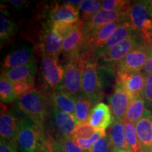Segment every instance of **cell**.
<instances>
[{"mask_svg": "<svg viewBox=\"0 0 152 152\" xmlns=\"http://www.w3.org/2000/svg\"><path fill=\"white\" fill-rule=\"evenodd\" d=\"M43 128L28 118L18 121L17 148L20 152H38L45 141Z\"/></svg>", "mask_w": 152, "mask_h": 152, "instance_id": "cell-1", "label": "cell"}, {"mask_svg": "<svg viewBox=\"0 0 152 152\" xmlns=\"http://www.w3.org/2000/svg\"><path fill=\"white\" fill-rule=\"evenodd\" d=\"M16 106L28 118L43 128L47 115L46 100L43 94L37 90H34L19 96Z\"/></svg>", "mask_w": 152, "mask_h": 152, "instance_id": "cell-2", "label": "cell"}, {"mask_svg": "<svg viewBox=\"0 0 152 152\" xmlns=\"http://www.w3.org/2000/svg\"><path fill=\"white\" fill-rule=\"evenodd\" d=\"M91 58L92 57L89 55L80 54L77 59L66 63L64 67L62 91L73 96L81 94L85 65Z\"/></svg>", "mask_w": 152, "mask_h": 152, "instance_id": "cell-3", "label": "cell"}, {"mask_svg": "<svg viewBox=\"0 0 152 152\" xmlns=\"http://www.w3.org/2000/svg\"><path fill=\"white\" fill-rule=\"evenodd\" d=\"M82 94L93 105H96L104 97L96 61L91 58L86 62L82 81Z\"/></svg>", "mask_w": 152, "mask_h": 152, "instance_id": "cell-4", "label": "cell"}, {"mask_svg": "<svg viewBox=\"0 0 152 152\" xmlns=\"http://www.w3.org/2000/svg\"><path fill=\"white\" fill-rule=\"evenodd\" d=\"M140 44L138 43L137 36L132 34L124 41L111 47L94 60L99 67L115 68L121 60Z\"/></svg>", "mask_w": 152, "mask_h": 152, "instance_id": "cell-5", "label": "cell"}, {"mask_svg": "<svg viewBox=\"0 0 152 152\" xmlns=\"http://www.w3.org/2000/svg\"><path fill=\"white\" fill-rule=\"evenodd\" d=\"M130 21L132 31L138 33L142 40L152 32V18L145 1L131 2Z\"/></svg>", "mask_w": 152, "mask_h": 152, "instance_id": "cell-6", "label": "cell"}, {"mask_svg": "<svg viewBox=\"0 0 152 152\" xmlns=\"http://www.w3.org/2000/svg\"><path fill=\"white\" fill-rule=\"evenodd\" d=\"M64 72V68L58 64V60L42 54L41 75L47 89L51 91L61 90Z\"/></svg>", "mask_w": 152, "mask_h": 152, "instance_id": "cell-7", "label": "cell"}, {"mask_svg": "<svg viewBox=\"0 0 152 152\" xmlns=\"http://www.w3.org/2000/svg\"><path fill=\"white\" fill-rule=\"evenodd\" d=\"M130 19V13L122 11H109L101 10L90 20L84 23V37L92 33L95 30L112 23L125 21Z\"/></svg>", "mask_w": 152, "mask_h": 152, "instance_id": "cell-8", "label": "cell"}, {"mask_svg": "<svg viewBox=\"0 0 152 152\" xmlns=\"http://www.w3.org/2000/svg\"><path fill=\"white\" fill-rule=\"evenodd\" d=\"M146 76L141 71H118L115 84L122 87L132 98L143 94Z\"/></svg>", "mask_w": 152, "mask_h": 152, "instance_id": "cell-9", "label": "cell"}, {"mask_svg": "<svg viewBox=\"0 0 152 152\" xmlns=\"http://www.w3.org/2000/svg\"><path fill=\"white\" fill-rule=\"evenodd\" d=\"M151 49V47L143 42L141 43L117 64L115 67V71H141L149 56Z\"/></svg>", "mask_w": 152, "mask_h": 152, "instance_id": "cell-10", "label": "cell"}, {"mask_svg": "<svg viewBox=\"0 0 152 152\" xmlns=\"http://www.w3.org/2000/svg\"><path fill=\"white\" fill-rule=\"evenodd\" d=\"M121 23L122 22L112 23L95 30L90 35L85 36L80 54H88L93 57L96 49L103 45L113 35Z\"/></svg>", "mask_w": 152, "mask_h": 152, "instance_id": "cell-11", "label": "cell"}, {"mask_svg": "<svg viewBox=\"0 0 152 152\" xmlns=\"http://www.w3.org/2000/svg\"><path fill=\"white\" fill-rule=\"evenodd\" d=\"M33 48L28 44H22L15 47L4 58L3 70L23 66L34 61Z\"/></svg>", "mask_w": 152, "mask_h": 152, "instance_id": "cell-12", "label": "cell"}, {"mask_svg": "<svg viewBox=\"0 0 152 152\" xmlns=\"http://www.w3.org/2000/svg\"><path fill=\"white\" fill-rule=\"evenodd\" d=\"M52 25V23L49 22L44 29L39 39V49L42 54L58 60L59 55L61 54L63 39L53 31Z\"/></svg>", "mask_w": 152, "mask_h": 152, "instance_id": "cell-13", "label": "cell"}, {"mask_svg": "<svg viewBox=\"0 0 152 152\" xmlns=\"http://www.w3.org/2000/svg\"><path fill=\"white\" fill-rule=\"evenodd\" d=\"M83 26L84 23L79 26L63 40L61 54L66 62L77 59L80 55L84 42Z\"/></svg>", "mask_w": 152, "mask_h": 152, "instance_id": "cell-14", "label": "cell"}, {"mask_svg": "<svg viewBox=\"0 0 152 152\" xmlns=\"http://www.w3.org/2000/svg\"><path fill=\"white\" fill-rule=\"evenodd\" d=\"M114 118L110 107L99 102L93 106L88 119V123L96 131H106L113 122Z\"/></svg>", "mask_w": 152, "mask_h": 152, "instance_id": "cell-15", "label": "cell"}, {"mask_svg": "<svg viewBox=\"0 0 152 152\" xmlns=\"http://www.w3.org/2000/svg\"><path fill=\"white\" fill-rule=\"evenodd\" d=\"M52 117L58 137H72L74 131L80 125L75 115L63 112L54 107Z\"/></svg>", "mask_w": 152, "mask_h": 152, "instance_id": "cell-16", "label": "cell"}, {"mask_svg": "<svg viewBox=\"0 0 152 152\" xmlns=\"http://www.w3.org/2000/svg\"><path fill=\"white\" fill-rule=\"evenodd\" d=\"M132 99L122 87L115 84L113 92L109 97V107L114 118H124Z\"/></svg>", "mask_w": 152, "mask_h": 152, "instance_id": "cell-17", "label": "cell"}, {"mask_svg": "<svg viewBox=\"0 0 152 152\" xmlns=\"http://www.w3.org/2000/svg\"><path fill=\"white\" fill-rule=\"evenodd\" d=\"M134 125L143 151L152 152V112L147 109L144 116Z\"/></svg>", "mask_w": 152, "mask_h": 152, "instance_id": "cell-18", "label": "cell"}, {"mask_svg": "<svg viewBox=\"0 0 152 152\" xmlns=\"http://www.w3.org/2000/svg\"><path fill=\"white\" fill-rule=\"evenodd\" d=\"M49 21L54 23H75L80 20L78 7L66 4H56L49 12Z\"/></svg>", "mask_w": 152, "mask_h": 152, "instance_id": "cell-19", "label": "cell"}, {"mask_svg": "<svg viewBox=\"0 0 152 152\" xmlns=\"http://www.w3.org/2000/svg\"><path fill=\"white\" fill-rule=\"evenodd\" d=\"M131 35H132V28H131L130 21L129 20H125L122 22L118 28L115 30L113 35L110 37L109 39L104 42L103 45L99 47L96 49L94 54H93L92 58L95 59L101 54L109 50L111 47H113L115 45L124 41L125 39H127L128 37H130Z\"/></svg>", "mask_w": 152, "mask_h": 152, "instance_id": "cell-20", "label": "cell"}, {"mask_svg": "<svg viewBox=\"0 0 152 152\" xmlns=\"http://www.w3.org/2000/svg\"><path fill=\"white\" fill-rule=\"evenodd\" d=\"M36 72L37 66L34 61L26 65L18 66L11 69L2 70L1 74L14 84L23 81L35 82Z\"/></svg>", "mask_w": 152, "mask_h": 152, "instance_id": "cell-21", "label": "cell"}, {"mask_svg": "<svg viewBox=\"0 0 152 152\" xmlns=\"http://www.w3.org/2000/svg\"><path fill=\"white\" fill-rule=\"evenodd\" d=\"M18 121L11 111L3 112L0 116V135L2 140L16 144L18 132Z\"/></svg>", "mask_w": 152, "mask_h": 152, "instance_id": "cell-22", "label": "cell"}, {"mask_svg": "<svg viewBox=\"0 0 152 152\" xmlns=\"http://www.w3.org/2000/svg\"><path fill=\"white\" fill-rule=\"evenodd\" d=\"M106 134L111 141L113 152L120 150L130 151L125 137L124 124L122 120L114 118L113 122Z\"/></svg>", "mask_w": 152, "mask_h": 152, "instance_id": "cell-23", "label": "cell"}, {"mask_svg": "<svg viewBox=\"0 0 152 152\" xmlns=\"http://www.w3.org/2000/svg\"><path fill=\"white\" fill-rule=\"evenodd\" d=\"M50 99L57 109L75 115V96L62 90L52 91L50 93Z\"/></svg>", "mask_w": 152, "mask_h": 152, "instance_id": "cell-24", "label": "cell"}, {"mask_svg": "<svg viewBox=\"0 0 152 152\" xmlns=\"http://www.w3.org/2000/svg\"><path fill=\"white\" fill-rule=\"evenodd\" d=\"M17 32V26L11 13L1 6L0 11V39L1 45L14 37Z\"/></svg>", "mask_w": 152, "mask_h": 152, "instance_id": "cell-25", "label": "cell"}, {"mask_svg": "<svg viewBox=\"0 0 152 152\" xmlns=\"http://www.w3.org/2000/svg\"><path fill=\"white\" fill-rule=\"evenodd\" d=\"M45 142L54 152H88L77 145L71 137H58L56 139H46Z\"/></svg>", "mask_w": 152, "mask_h": 152, "instance_id": "cell-26", "label": "cell"}, {"mask_svg": "<svg viewBox=\"0 0 152 152\" xmlns=\"http://www.w3.org/2000/svg\"><path fill=\"white\" fill-rule=\"evenodd\" d=\"M146 111V102L143 95L136 96L133 98L130 102L123 119L135 124L144 116Z\"/></svg>", "mask_w": 152, "mask_h": 152, "instance_id": "cell-27", "label": "cell"}, {"mask_svg": "<svg viewBox=\"0 0 152 152\" xmlns=\"http://www.w3.org/2000/svg\"><path fill=\"white\" fill-rule=\"evenodd\" d=\"M75 116L79 124L88 123L90 114L93 108V104L83 94L75 96Z\"/></svg>", "mask_w": 152, "mask_h": 152, "instance_id": "cell-28", "label": "cell"}, {"mask_svg": "<svg viewBox=\"0 0 152 152\" xmlns=\"http://www.w3.org/2000/svg\"><path fill=\"white\" fill-rule=\"evenodd\" d=\"M77 7L80 11V19L83 23L87 22L102 10L101 1L96 0H83Z\"/></svg>", "mask_w": 152, "mask_h": 152, "instance_id": "cell-29", "label": "cell"}, {"mask_svg": "<svg viewBox=\"0 0 152 152\" xmlns=\"http://www.w3.org/2000/svg\"><path fill=\"white\" fill-rule=\"evenodd\" d=\"M0 98L3 103H10L18 98L15 92L14 83L7 79L3 74H1L0 77Z\"/></svg>", "mask_w": 152, "mask_h": 152, "instance_id": "cell-30", "label": "cell"}, {"mask_svg": "<svg viewBox=\"0 0 152 152\" xmlns=\"http://www.w3.org/2000/svg\"><path fill=\"white\" fill-rule=\"evenodd\" d=\"M84 23L81 20L75 23H54L52 25V30L64 40L66 37H68L71 33L77 29L79 26H80Z\"/></svg>", "mask_w": 152, "mask_h": 152, "instance_id": "cell-31", "label": "cell"}, {"mask_svg": "<svg viewBox=\"0 0 152 152\" xmlns=\"http://www.w3.org/2000/svg\"><path fill=\"white\" fill-rule=\"evenodd\" d=\"M101 1L102 10L130 13L131 1L124 0H103Z\"/></svg>", "mask_w": 152, "mask_h": 152, "instance_id": "cell-32", "label": "cell"}, {"mask_svg": "<svg viewBox=\"0 0 152 152\" xmlns=\"http://www.w3.org/2000/svg\"><path fill=\"white\" fill-rule=\"evenodd\" d=\"M96 130L89 123L79 125L71 137L73 140H88L96 132Z\"/></svg>", "mask_w": 152, "mask_h": 152, "instance_id": "cell-33", "label": "cell"}, {"mask_svg": "<svg viewBox=\"0 0 152 152\" xmlns=\"http://www.w3.org/2000/svg\"><path fill=\"white\" fill-rule=\"evenodd\" d=\"M106 131H96L93 135L88 140H74L77 145L85 151H90L93 145L100 138L106 135Z\"/></svg>", "mask_w": 152, "mask_h": 152, "instance_id": "cell-34", "label": "cell"}, {"mask_svg": "<svg viewBox=\"0 0 152 152\" xmlns=\"http://www.w3.org/2000/svg\"><path fill=\"white\" fill-rule=\"evenodd\" d=\"M90 152H113L111 141L107 134L96 141L90 149Z\"/></svg>", "mask_w": 152, "mask_h": 152, "instance_id": "cell-35", "label": "cell"}, {"mask_svg": "<svg viewBox=\"0 0 152 152\" xmlns=\"http://www.w3.org/2000/svg\"><path fill=\"white\" fill-rule=\"evenodd\" d=\"M34 86H35V82L31 81L19 82V83L14 84L15 92H16L18 97L23 94L34 90Z\"/></svg>", "mask_w": 152, "mask_h": 152, "instance_id": "cell-36", "label": "cell"}, {"mask_svg": "<svg viewBox=\"0 0 152 152\" xmlns=\"http://www.w3.org/2000/svg\"><path fill=\"white\" fill-rule=\"evenodd\" d=\"M142 95L146 105L152 109V75H146L145 85Z\"/></svg>", "mask_w": 152, "mask_h": 152, "instance_id": "cell-37", "label": "cell"}, {"mask_svg": "<svg viewBox=\"0 0 152 152\" xmlns=\"http://www.w3.org/2000/svg\"><path fill=\"white\" fill-rule=\"evenodd\" d=\"M17 144L14 142L7 140H0V152H18Z\"/></svg>", "mask_w": 152, "mask_h": 152, "instance_id": "cell-38", "label": "cell"}, {"mask_svg": "<svg viewBox=\"0 0 152 152\" xmlns=\"http://www.w3.org/2000/svg\"><path fill=\"white\" fill-rule=\"evenodd\" d=\"M7 1L12 6L13 8L17 10H20L24 8L29 4V1H25V0H9Z\"/></svg>", "mask_w": 152, "mask_h": 152, "instance_id": "cell-39", "label": "cell"}, {"mask_svg": "<svg viewBox=\"0 0 152 152\" xmlns=\"http://www.w3.org/2000/svg\"><path fill=\"white\" fill-rule=\"evenodd\" d=\"M143 69L146 75H152V49L150 52L149 56L148 57L147 61L144 64Z\"/></svg>", "mask_w": 152, "mask_h": 152, "instance_id": "cell-40", "label": "cell"}, {"mask_svg": "<svg viewBox=\"0 0 152 152\" xmlns=\"http://www.w3.org/2000/svg\"><path fill=\"white\" fill-rule=\"evenodd\" d=\"M143 43L148 45V46L152 47V32H151V33L147 35V37L144 39Z\"/></svg>", "mask_w": 152, "mask_h": 152, "instance_id": "cell-41", "label": "cell"}, {"mask_svg": "<svg viewBox=\"0 0 152 152\" xmlns=\"http://www.w3.org/2000/svg\"><path fill=\"white\" fill-rule=\"evenodd\" d=\"M38 152H52L51 151L50 148L49 147L48 144H47V142H45V141H44V143L42 146V147L40 148V149L39 150Z\"/></svg>", "mask_w": 152, "mask_h": 152, "instance_id": "cell-42", "label": "cell"}, {"mask_svg": "<svg viewBox=\"0 0 152 152\" xmlns=\"http://www.w3.org/2000/svg\"><path fill=\"white\" fill-rule=\"evenodd\" d=\"M64 4H69V5H71V6H75V7H76V5L79 6L80 4L81 3V1H76V0H75V1H71V0H66V1H64Z\"/></svg>", "mask_w": 152, "mask_h": 152, "instance_id": "cell-43", "label": "cell"}, {"mask_svg": "<svg viewBox=\"0 0 152 152\" xmlns=\"http://www.w3.org/2000/svg\"><path fill=\"white\" fill-rule=\"evenodd\" d=\"M145 1L146 4L147 5L148 8H149V11L152 18V0H149V1Z\"/></svg>", "mask_w": 152, "mask_h": 152, "instance_id": "cell-44", "label": "cell"}, {"mask_svg": "<svg viewBox=\"0 0 152 152\" xmlns=\"http://www.w3.org/2000/svg\"><path fill=\"white\" fill-rule=\"evenodd\" d=\"M113 152H131L130 151H125V150H120V151H115Z\"/></svg>", "mask_w": 152, "mask_h": 152, "instance_id": "cell-45", "label": "cell"}, {"mask_svg": "<svg viewBox=\"0 0 152 152\" xmlns=\"http://www.w3.org/2000/svg\"><path fill=\"white\" fill-rule=\"evenodd\" d=\"M51 151H52V150H51ZM52 152H54V151H52Z\"/></svg>", "mask_w": 152, "mask_h": 152, "instance_id": "cell-46", "label": "cell"}, {"mask_svg": "<svg viewBox=\"0 0 152 152\" xmlns=\"http://www.w3.org/2000/svg\"><path fill=\"white\" fill-rule=\"evenodd\" d=\"M88 152H90V151H88Z\"/></svg>", "mask_w": 152, "mask_h": 152, "instance_id": "cell-47", "label": "cell"}]
</instances>
